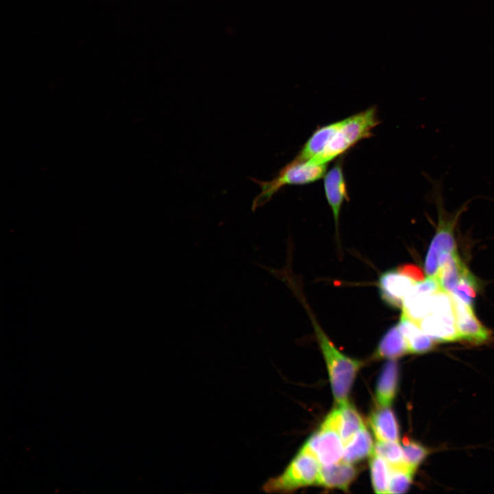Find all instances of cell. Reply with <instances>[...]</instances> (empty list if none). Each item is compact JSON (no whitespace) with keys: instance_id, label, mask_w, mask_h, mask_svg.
Returning a JSON list of instances; mask_svg holds the SVG:
<instances>
[{"instance_id":"5b68a950","label":"cell","mask_w":494,"mask_h":494,"mask_svg":"<svg viewBox=\"0 0 494 494\" xmlns=\"http://www.w3.org/2000/svg\"><path fill=\"white\" fill-rule=\"evenodd\" d=\"M302 449L312 454L322 465L339 462L344 450L338 432L325 421L309 437Z\"/></svg>"},{"instance_id":"7c38bea8","label":"cell","mask_w":494,"mask_h":494,"mask_svg":"<svg viewBox=\"0 0 494 494\" xmlns=\"http://www.w3.org/2000/svg\"><path fill=\"white\" fill-rule=\"evenodd\" d=\"M357 474V469L343 460L324 465L320 469L318 485L346 491Z\"/></svg>"},{"instance_id":"9c48e42d","label":"cell","mask_w":494,"mask_h":494,"mask_svg":"<svg viewBox=\"0 0 494 494\" xmlns=\"http://www.w3.org/2000/svg\"><path fill=\"white\" fill-rule=\"evenodd\" d=\"M334 408L324 421L339 434L345 445L353 436L364 427L363 420L355 407L348 401Z\"/></svg>"},{"instance_id":"d4e9b609","label":"cell","mask_w":494,"mask_h":494,"mask_svg":"<svg viewBox=\"0 0 494 494\" xmlns=\"http://www.w3.org/2000/svg\"><path fill=\"white\" fill-rule=\"evenodd\" d=\"M399 272L410 278L415 282H420L425 279L423 270L414 264H404L397 268Z\"/></svg>"},{"instance_id":"8fae6325","label":"cell","mask_w":494,"mask_h":494,"mask_svg":"<svg viewBox=\"0 0 494 494\" xmlns=\"http://www.w3.org/2000/svg\"><path fill=\"white\" fill-rule=\"evenodd\" d=\"M419 325L434 342H446L460 340L454 314L430 313L419 322Z\"/></svg>"},{"instance_id":"ac0fdd59","label":"cell","mask_w":494,"mask_h":494,"mask_svg":"<svg viewBox=\"0 0 494 494\" xmlns=\"http://www.w3.org/2000/svg\"><path fill=\"white\" fill-rule=\"evenodd\" d=\"M409 353L407 342L398 325L391 327L383 336L373 355L374 358L395 359Z\"/></svg>"},{"instance_id":"cb8c5ba5","label":"cell","mask_w":494,"mask_h":494,"mask_svg":"<svg viewBox=\"0 0 494 494\" xmlns=\"http://www.w3.org/2000/svg\"><path fill=\"white\" fill-rule=\"evenodd\" d=\"M401 447L406 462L415 470L429 454L427 448L408 436L403 438Z\"/></svg>"},{"instance_id":"6da1fadb","label":"cell","mask_w":494,"mask_h":494,"mask_svg":"<svg viewBox=\"0 0 494 494\" xmlns=\"http://www.w3.org/2000/svg\"><path fill=\"white\" fill-rule=\"evenodd\" d=\"M316 336L329 371L332 392L338 404L348 401L351 388L362 362L352 359L338 351L318 324L310 311Z\"/></svg>"},{"instance_id":"7a4b0ae2","label":"cell","mask_w":494,"mask_h":494,"mask_svg":"<svg viewBox=\"0 0 494 494\" xmlns=\"http://www.w3.org/2000/svg\"><path fill=\"white\" fill-rule=\"evenodd\" d=\"M379 124L375 107L340 120V125L335 132L323 151L311 163H327L344 153L360 141L373 135V129Z\"/></svg>"},{"instance_id":"7402d4cb","label":"cell","mask_w":494,"mask_h":494,"mask_svg":"<svg viewBox=\"0 0 494 494\" xmlns=\"http://www.w3.org/2000/svg\"><path fill=\"white\" fill-rule=\"evenodd\" d=\"M374 451L383 458L389 467L408 464L404 458L402 447L398 441L377 440L374 445Z\"/></svg>"},{"instance_id":"3957f363","label":"cell","mask_w":494,"mask_h":494,"mask_svg":"<svg viewBox=\"0 0 494 494\" xmlns=\"http://www.w3.org/2000/svg\"><path fill=\"white\" fill-rule=\"evenodd\" d=\"M327 164H318L309 161H301L296 158L282 167L279 173L270 180H260L250 178L257 184L260 193L254 198L252 211L263 207L281 188L289 185H305L315 182L325 176Z\"/></svg>"},{"instance_id":"277c9868","label":"cell","mask_w":494,"mask_h":494,"mask_svg":"<svg viewBox=\"0 0 494 494\" xmlns=\"http://www.w3.org/2000/svg\"><path fill=\"white\" fill-rule=\"evenodd\" d=\"M320 464L310 453L301 449L283 472L268 478L261 487L266 493H290L301 487L318 484Z\"/></svg>"},{"instance_id":"4fadbf2b","label":"cell","mask_w":494,"mask_h":494,"mask_svg":"<svg viewBox=\"0 0 494 494\" xmlns=\"http://www.w3.org/2000/svg\"><path fill=\"white\" fill-rule=\"evenodd\" d=\"M467 269L456 251L443 255L436 276L440 289L452 294L463 273Z\"/></svg>"},{"instance_id":"30bf717a","label":"cell","mask_w":494,"mask_h":494,"mask_svg":"<svg viewBox=\"0 0 494 494\" xmlns=\"http://www.w3.org/2000/svg\"><path fill=\"white\" fill-rule=\"evenodd\" d=\"M326 198L331 209L336 226L338 227L340 213L344 200H349L342 161H339L326 172L324 178Z\"/></svg>"},{"instance_id":"e0dca14e","label":"cell","mask_w":494,"mask_h":494,"mask_svg":"<svg viewBox=\"0 0 494 494\" xmlns=\"http://www.w3.org/2000/svg\"><path fill=\"white\" fill-rule=\"evenodd\" d=\"M340 125V121L318 128L294 158L301 161H310L320 154Z\"/></svg>"},{"instance_id":"ffe728a7","label":"cell","mask_w":494,"mask_h":494,"mask_svg":"<svg viewBox=\"0 0 494 494\" xmlns=\"http://www.w3.org/2000/svg\"><path fill=\"white\" fill-rule=\"evenodd\" d=\"M373 489L377 493H388L389 486L388 464L375 451L369 462Z\"/></svg>"},{"instance_id":"9a60e30c","label":"cell","mask_w":494,"mask_h":494,"mask_svg":"<svg viewBox=\"0 0 494 494\" xmlns=\"http://www.w3.org/2000/svg\"><path fill=\"white\" fill-rule=\"evenodd\" d=\"M399 381V366L395 359L384 366L376 387V399L379 406H389L395 397Z\"/></svg>"},{"instance_id":"52a82bcc","label":"cell","mask_w":494,"mask_h":494,"mask_svg":"<svg viewBox=\"0 0 494 494\" xmlns=\"http://www.w3.org/2000/svg\"><path fill=\"white\" fill-rule=\"evenodd\" d=\"M440 290L434 277H428L422 281L416 282L403 301L401 314L419 324L430 313L432 294Z\"/></svg>"},{"instance_id":"d6986e66","label":"cell","mask_w":494,"mask_h":494,"mask_svg":"<svg viewBox=\"0 0 494 494\" xmlns=\"http://www.w3.org/2000/svg\"><path fill=\"white\" fill-rule=\"evenodd\" d=\"M373 453L372 437L364 427L345 445L342 460L351 464L355 463L370 456Z\"/></svg>"},{"instance_id":"2e32d148","label":"cell","mask_w":494,"mask_h":494,"mask_svg":"<svg viewBox=\"0 0 494 494\" xmlns=\"http://www.w3.org/2000/svg\"><path fill=\"white\" fill-rule=\"evenodd\" d=\"M398 325L407 342L409 353H423L434 349V341L414 321L401 314Z\"/></svg>"},{"instance_id":"8992f818","label":"cell","mask_w":494,"mask_h":494,"mask_svg":"<svg viewBox=\"0 0 494 494\" xmlns=\"http://www.w3.org/2000/svg\"><path fill=\"white\" fill-rule=\"evenodd\" d=\"M450 295L460 340L476 344L488 342L491 337L490 331L477 319L473 307L456 296Z\"/></svg>"},{"instance_id":"44dd1931","label":"cell","mask_w":494,"mask_h":494,"mask_svg":"<svg viewBox=\"0 0 494 494\" xmlns=\"http://www.w3.org/2000/svg\"><path fill=\"white\" fill-rule=\"evenodd\" d=\"M415 471V469L408 464L399 467H389V486L388 493H405L410 488Z\"/></svg>"},{"instance_id":"5bb4252c","label":"cell","mask_w":494,"mask_h":494,"mask_svg":"<svg viewBox=\"0 0 494 494\" xmlns=\"http://www.w3.org/2000/svg\"><path fill=\"white\" fill-rule=\"evenodd\" d=\"M368 423L377 440L399 441V427L389 406H379L370 415Z\"/></svg>"},{"instance_id":"603a6c76","label":"cell","mask_w":494,"mask_h":494,"mask_svg":"<svg viewBox=\"0 0 494 494\" xmlns=\"http://www.w3.org/2000/svg\"><path fill=\"white\" fill-rule=\"evenodd\" d=\"M478 292V283L476 278L467 269L460 279L452 294L464 303L473 307L474 299Z\"/></svg>"},{"instance_id":"ba28073f","label":"cell","mask_w":494,"mask_h":494,"mask_svg":"<svg viewBox=\"0 0 494 494\" xmlns=\"http://www.w3.org/2000/svg\"><path fill=\"white\" fill-rule=\"evenodd\" d=\"M416 283L397 269L387 270L379 278L380 297L388 306L395 309L402 308L405 298Z\"/></svg>"}]
</instances>
